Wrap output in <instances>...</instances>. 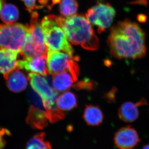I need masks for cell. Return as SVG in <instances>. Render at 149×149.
<instances>
[{
	"label": "cell",
	"mask_w": 149,
	"mask_h": 149,
	"mask_svg": "<svg viewBox=\"0 0 149 149\" xmlns=\"http://www.w3.org/2000/svg\"><path fill=\"white\" fill-rule=\"evenodd\" d=\"M146 35L137 23L125 19L111 29L107 40L111 54L119 60L143 58L146 56Z\"/></svg>",
	"instance_id": "6da1fadb"
},
{
	"label": "cell",
	"mask_w": 149,
	"mask_h": 149,
	"mask_svg": "<svg viewBox=\"0 0 149 149\" xmlns=\"http://www.w3.org/2000/svg\"><path fill=\"white\" fill-rule=\"evenodd\" d=\"M61 27L68 40L73 45H80L88 50L98 49V39L86 17L75 14L62 17Z\"/></svg>",
	"instance_id": "7a4b0ae2"
},
{
	"label": "cell",
	"mask_w": 149,
	"mask_h": 149,
	"mask_svg": "<svg viewBox=\"0 0 149 149\" xmlns=\"http://www.w3.org/2000/svg\"><path fill=\"white\" fill-rule=\"evenodd\" d=\"M62 17L55 15L45 17L42 20V28L48 50L63 51L73 56L72 46L62 29Z\"/></svg>",
	"instance_id": "3957f363"
},
{
	"label": "cell",
	"mask_w": 149,
	"mask_h": 149,
	"mask_svg": "<svg viewBox=\"0 0 149 149\" xmlns=\"http://www.w3.org/2000/svg\"><path fill=\"white\" fill-rule=\"evenodd\" d=\"M28 79L32 88L42 99L49 119L54 120L58 118L62 111L56 104L58 93L52 84L45 77L32 72L28 74Z\"/></svg>",
	"instance_id": "277c9868"
},
{
	"label": "cell",
	"mask_w": 149,
	"mask_h": 149,
	"mask_svg": "<svg viewBox=\"0 0 149 149\" xmlns=\"http://www.w3.org/2000/svg\"><path fill=\"white\" fill-rule=\"evenodd\" d=\"M29 32L21 54L24 57L47 55L48 48L45 42L42 21L36 12L31 13Z\"/></svg>",
	"instance_id": "5b68a950"
},
{
	"label": "cell",
	"mask_w": 149,
	"mask_h": 149,
	"mask_svg": "<svg viewBox=\"0 0 149 149\" xmlns=\"http://www.w3.org/2000/svg\"><path fill=\"white\" fill-rule=\"evenodd\" d=\"M29 25L0 24V48L21 53L29 32Z\"/></svg>",
	"instance_id": "8992f818"
},
{
	"label": "cell",
	"mask_w": 149,
	"mask_h": 149,
	"mask_svg": "<svg viewBox=\"0 0 149 149\" xmlns=\"http://www.w3.org/2000/svg\"><path fill=\"white\" fill-rule=\"evenodd\" d=\"M77 57H72L60 51L48 50L47 65L48 71L54 74L68 71L71 73L75 81L79 73V68L76 61Z\"/></svg>",
	"instance_id": "52a82bcc"
},
{
	"label": "cell",
	"mask_w": 149,
	"mask_h": 149,
	"mask_svg": "<svg viewBox=\"0 0 149 149\" xmlns=\"http://www.w3.org/2000/svg\"><path fill=\"white\" fill-rule=\"evenodd\" d=\"M115 15V10L110 4L99 2L88 10L86 17L90 23L97 27L101 33L111 26Z\"/></svg>",
	"instance_id": "ba28073f"
},
{
	"label": "cell",
	"mask_w": 149,
	"mask_h": 149,
	"mask_svg": "<svg viewBox=\"0 0 149 149\" xmlns=\"http://www.w3.org/2000/svg\"><path fill=\"white\" fill-rule=\"evenodd\" d=\"M30 106L26 118V123L31 128L42 130L48 125L47 114L42 99L32 91L29 92Z\"/></svg>",
	"instance_id": "9c48e42d"
},
{
	"label": "cell",
	"mask_w": 149,
	"mask_h": 149,
	"mask_svg": "<svg viewBox=\"0 0 149 149\" xmlns=\"http://www.w3.org/2000/svg\"><path fill=\"white\" fill-rule=\"evenodd\" d=\"M140 141L138 132L130 125L120 128L114 137V144L119 149H133Z\"/></svg>",
	"instance_id": "30bf717a"
},
{
	"label": "cell",
	"mask_w": 149,
	"mask_h": 149,
	"mask_svg": "<svg viewBox=\"0 0 149 149\" xmlns=\"http://www.w3.org/2000/svg\"><path fill=\"white\" fill-rule=\"evenodd\" d=\"M47 63V55L24 57L17 61V67L46 76L49 73Z\"/></svg>",
	"instance_id": "8fae6325"
},
{
	"label": "cell",
	"mask_w": 149,
	"mask_h": 149,
	"mask_svg": "<svg viewBox=\"0 0 149 149\" xmlns=\"http://www.w3.org/2000/svg\"><path fill=\"white\" fill-rule=\"evenodd\" d=\"M148 104L146 100L144 98L134 103L127 102L122 104L118 110L119 118L125 123H132L136 121L139 117V107Z\"/></svg>",
	"instance_id": "7c38bea8"
},
{
	"label": "cell",
	"mask_w": 149,
	"mask_h": 149,
	"mask_svg": "<svg viewBox=\"0 0 149 149\" xmlns=\"http://www.w3.org/2000/svg\"><path fill=\"white\" fill-rule=\"evenodd\" d=\"M17 67L4 75L8 88L14 93H18L24 91L27 85V77Z\"/></svg>",
	"instance_id": "4fadbf2b"
},
{
	"label": "cell",
	"mask_w": 149,
	"mask_h": 149,
	"mask_svg": "<svg viewBox=\"0 0 149 149\" xmlns=\"http://www.w3.org/2000/svg\"><path fill=\"white\" fill-rule=\"evenodd\" d=\"M18 53L5 49H0V73L4 75L17 68Z\"/></svg>",
	"instance_id": "5bb4252c"
},
{
	"label": "cell",
	"mask_w": 149,
	"mask_h": 149,
	"mask_svg": "<svg viewBox=\"0 0 149 149\" xmlns=\"http://www.w3.org/2000/svg\"><path fill=\"white\" fill-rule=\"evenodd\" d=\"M52 81L54 88L59 92L68 90L73 86L74 82H76L71 73L68 71L53 74Z\"/></svg>",
	"instance_id": "9a60e30c"
},
{
	"label": "cell",
	"mask_w": 149,
	"mask_h": 149,
	"mask_svg": "<svg viewBox=\"0 0 149 149\" xmlns=\"http://www.w3.org/2000/svg\"><path fill=\"white\" fill-rule=\"evenodd\" d=\"M83 118L88 125L98 126L102 123L104 115L99 107L88 105L84 110Z\"/></svg>",
	"instance_id": "2e32d148"
},
{
	"label": "cell",
	"mask_w": 149,
	"mask_h": 149,
	"mask_svg": "<svg viewBox=\"0 0 149 149\" xmlns=\"http://www.w3.org/2000/svg\"><path fill=\"white\" fill-rule=\"evenodd\" d=\"M19 17L17 7L12 4L4 3L0 10V18L6 24H14Z\"/></svg>",
	"instance_id": "e0dca14e"
},
{
	"label": "cell",
	"mask_w": 149,
	"mask_h": 149,
	"mask_svg": "<svg viewBox=\"0 0 149 149\" xmlns=\"http://www.w3.org/2000/svg\"><path fill=\"white\" fill-rule=\"evenodd\" d=\"M56 104L61 111H70L77 106V98L73 93L65 92L58 97Z\"/></svg>",
	"instance_id": "ac0fdd59"
},
{
	"label": "cell",
	"mask_w": 149,
	"mask_h": 149,
	"mask_svg": "<svg viewBox=\"0 0 149 149\" xmlns=\"http://www.w3.org/2000/svg\"><path fill=\"white\" fill-rule=\"evenodd\" d=\"M45 137L44 132L37 133L27 142L25 149H52L50 143Z\"/></svg>",
	"instance_id": "d6986e66"
},
{
	"label": "cell",
	"mask_w": 149,
	"mask_h": 149,
	"mask_svg": "<svg viewBox=\"0 0 149 149\" xmlns=\"http://www.w3.org/2000/svg\"><path fill=\"white\" fill-rule=\"evenodd\" d=\"M59 3L61 14L63 17L72 16L77 12L78 6L75 0H60Z\"/></svg>",
	"instance_id": "ffe728a7"
},
{
	"label": "cell",
	"mask_w": 149,
	"mask_h": 149,
	"mask_svg": "<svg viewBox=\"0 0 149 149\" xmlns=\"http://www.w3.org/2000/svg\"><path fill=\"white\" fill-rule=\"evenodd\" d=\"M94 83L90 80H84L80 81L74 85V88L77 89L92 90L94 87Z\"/></svg>",
	"instance_id": "44dd1931"
},
{
	"label": "cell",
	"mask_w": 149,
	"mask_h": 149,
	"mask_svg": "<svg viewBox=\"0 0 149 149\" xmlns=\"http://www.w3.org/2000/svg\"><path fill=\"white\" fill-rule=\"evenodd\" d=\"M10 132L8 129L2 128L0 126V149H3L6 146V136H10Z\"/></svg>",
	"instance_id": "7402d4cb"
},
{
	"label": "cell",
	"mask_w": 149,
	"mask_h": 149,
	"mask_svg": "<svg viewBox=\"0 0 149 149\" xmlns=\"http://www.w3.org/2000/svg\"><path fill=\"white\" fill-rule=\"evenodd\" d=\"M24 2L27 8V10L30 13L33 12V10L36 9L40 8L36 4V0H21Z\"/></svg>",
	"instance_id": "603a6c76"
},
{
	"label": "cell",
	"mask_w": 149,
	"mask_h": 149,
	"mask_svg": "<svg viewBox=\"0 0 149 149\" xmlns=\"http://www.w3.org/2000/svg\"><path fill=\"white\" fill-rule=\"evenodd\" d=\"M5 1V0H0V10L3 4L4 3Z\"/></svg>",
	"instance_id": "cb8c5ba5"
},
{
	"label": "cell",
	"mask_w": 149,
	"mask_h": 149,
	"mask_svg": "<svg viewBox=\"0 0 149 149\" xmlns=\"http://www.w3.org/2000/svg\"><path fill=\"white\" fill-rule=\"evenodd\" d=\"M143 149H149V145H146L144 146Z\"/></svg>",
	"instance_id": "d4e9b609"
}]
</instances>
